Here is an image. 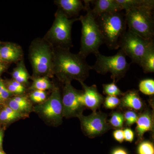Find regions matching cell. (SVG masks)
<instances>
[{"mask_svg":"<svg viewBox=\"0 0 154 154\" xmlns=\"http://www.w3.org/2000/svg\"><path fill=\"white\" fill-rule=\"evenodd\" d=\"M0 154H7L3 150L0 149Z\"/></svg>","mask_w":154,"mask_h":154,"instance_id":"obj_38","label":"cell"},{"mask_svg":"<svg viewBox=\"0 0 154 154\" xmlns=\"http://www.w3.org/2000/svg\"><path fill=\"white\" fill-rule=\"evenodd\" d=\"M122 10L141 7H154L153 0H116Z\"/></svg>","mask_w":154,"mask_h":154,"instance_id":"obj_21","label":"cell"},{"mask_svg":"<svg viewBox=\"0 0 154 154\" xmlns=\"http://www.w3.org/2000/svg\"><path fill=\"white\" fill-rule=\"evenodd\" d=\"M125 122L123 114L121 112L115 111L112 113L109 120V124L111 127L116 129H121Z\"/></svg>","mask_w":154,"mask_h":154,"instance_id":"obj_25","label":"cell"},{"mask_svg":"<svg viewBox=\"0 0 154 154\" xmlns=\"http://www.w3.org/2000/svg\"><path fill=\"white\" fill-rule=\"evenodd\" d=\"M123 116L125 124L127 126H130L136 123L138 115L134 110H127L123 114Z\"/></svg>","mask_w":154,"mask_h":154,"instance_id":"obj_30","label":"cell"},{"mask_svg":"<svg viewBox=\"0 0 154 154\" xmlns=\"http://www.w3.org/2000/svg\"><path fill=\"white\" fill-rule=\"evenodd\" d=\"M80 83L83 89L84 106L85 108L91 109L93 112H96L103 103L104 97L99 93L95 85L88 86L84 82H80Z\"/></svg>","mask_w":154,"mask_h":154,"instance_id":"obj_12","label":"cell"},{"mask_svg":"<svg viewBox=\"0 0 154 154\" xmlns=\"http://www.w3.org/2000/svg\"><path fill=\"white\" fill-rule=\"evenodd\" d=\"M153 7H141L125 11L128 30L147 40H154Z\"/></svg>","mask_w":154,"mask_h":154,"instance_id":"obj_5","label":"cell"},{"mask_svg":"<svg viewBox=\"0 0 154 154\" xmlns=\"http://www.w3.org/2000/svg\"><path fill=\"white\" fill-rule=\"evenodd\" d=\"M25 64L23 61L21 60L18 64L17 67L15 68L12 73V78L13 80H16L22 73L26 70Z\"/></svg>","mask_w":154,"mask_h":154,"instance_id":"obj_31","label":"cell"},{"mask_svg":"<svg viewBox=\"0 0 154 154\" xmlns=\"http://www.w3.org/2000/svg\"><path fill=\"white\" fill-rule=\"evenodd\" d=\"M95 19L104 44L110 49L119 48L120 40L127 30L125 13L122 11L105 13Z\"/></svg>","mask_w":154,"mask_h":154,"instance_id":"obj_2","label":"cell"},{"mask_svg":"<svg viewBox=\"0 0 154 154\" xmlns=\"http://www.w3.org/2000/svg\"><path fill=\"white\" fill-rule=\"evenodd\" d=\"M33 110L48 123L54 125L60 124L62 122L63 115L59 88L54 86L49 98L33 107Z\"/></svg>","mask_w":154,"mask_h":154,"instance_id":"obj_8","label":"cell"},{"mask_svg":"<svg viewBox=\"0 0 154 154\" xmlns=\"http://www.w3.org/2000/svg\"><path fill=\"white\" fill-rule=\"evenodd\" d=\"M93 5L91 12L95 18L101 14L111 12H120L122 11L121 6L116 0H96L91 1Z\"/></svg>","mask_w":154,"mask_h":154,"instance_id":"obj_14","label":"cell"},{"mask_svg":"<svg viewBox=\"0 0 154 154\" xmlns=\"http://www.w3.org/2000/svg\"><path fill=\"white\" fill-rule=\"evenodd\" d=\"M140 91L148 96L154 94V80L153 79H146L141 80L139 84Z\"/></svg>","mask_w":154,"mask_h":154,"instance_id":"obj_24","label":"cell"},{"mask_svg":"<svg viewBox=\"0 0 154 154\" xmlns=\"http://www.w3.org/2000/svg\"><path fill=\"white\" fill-rule=\"evenodd\" d=\"M62 97L63 117L66 118L83 115L85 108L84 105L83 92L78 91L72 85L71 82L65 83Z\"/></svg>","mask_w":154,"mask_h":154,"instance_id":"obj_10","label":"cell"},{"mask_svg":"<svg viewBox=\"0 0 154 154\" xmlns=\"http://www.w3.org/2000/svg\"><path fill=\"white\" fill-rule=\"evenodd\" d=\"M122 96L120 104L122 107L137 111L141 110L143 108V102L137 91H128Z\"/></svg>","mask_w":154,"mask_h":154,"instance_id":"obj_17","label":"cell"},{"mask_svg":"<svg viewBox=\"0 0 154 154\" xmlns=\"http://www.w3.org/2000/svg\"><path fill=\"white\" fill-rule=\"evenodd\" d=\"M136 128L137 142L141 141L144 134L153 129L154 122L152 115L149 110H145L138 116Z\"/></svg>","mask_w":154,"mask_h":154,"instance_id":"obj_15","label":"cell"},{"mask_svg":"<svg viewBox=\"0 0 154 154\" xmlns=\"http://www.w3.org/2000/svg\"><path fill=\"white\" fill-rule=\"evenodd\" d=\"M113 137L116 140L122 143L124 140V131L122 129H116L113 132Z\"/></svg>","mask_w":154,"mask_h":154,"instance_id":"obj_33","label":"cell"},{"mask_svg":"<svg viewBox=\"0 0 154 154\" xmlns=\"http://www.w3.org/2000/svg\"><path fill=\"white\" fill-rule=\"evenodd\" d=\"M140 66L145 73L154 72V43L151 45L140 61Z\"/></svg>","mask_w":154,"mask_h":154,"instance_id":"obj_20","label":"cell"},{"mask_svg":"<svg viewBox=\"0 0 154 154\" xmlns=\"http://www.w3.org/2000/svg\"><path fill=\"white\" fill-rule=\"evenodd\" d=\"M120 104V99L117 96H107L103 102L104 107L108 109H114Z\"/></svg>","mask_w":154,"mask_h":154,"instance_id":"obj_29","label":"cell"},{"mask_svg":"<svg viewBox=\"0 0 154 154\" xmlns=\"http://www.w3.org/2000/svg\"><path fill=\"white\" fill-rule=\"evenodd\" d=\"M1 45H1V43H0V49H1ZM0 61H1V56H0Z\"/></svg>","mask_w":154,"mask_h":154,"instance_id":"obj_39","label":"cell"},{"mask_svg":"<svg viewBox=\"0 0 154 154\" xmlns=\"http://www.w3.org/2000/svg\"><path fill=\"white\" fill-rule=\"evenodd\" d=\"M79 18L70 19L58 9L52 26L44 38L54 48L70 49L72 47L71 31L73 24Z\"/></svg>","mask_w":154,"mask_h":154,"instance_id":"obj_6","label":"cell"},{"mask_svg":"<svg viewBox=\"0 0 154 154\" xmlns=\"http://www.w3.org/2000/svg\"><path fill=\"white\" fill-rule=\"evenodd\" d=\"M153 43L154 40L145 39L128 29L120 40L119 48L126 56L130 58L132 63L140 65L143 57Z\"/></svg>","mask_w":154,"mask_h":154,"instance_id":"obj_9","label":"cell"},{"mask_svg":"<svg viewBox=\"0 0 154 154\" xmlns=\"http://www.w3.org/2000/svg\"><path fill=\"white\" fill-rule=\"evenodd\" d=\"M103 92L107 96H122L124 93L116 85L115 83L103 84Z\"/></svg>","mask_w":154,"mask_h":154,"instance_id":"obj_26","label":"cell"},{"mask_svg":"<svg viewBox=\"0 0 154 154\" xmlns=\"http://www.w3.org/2000/svg\"><path fill=\"white\" fill-rule=\"evenodd\" d=\"M124 131V140L126 141L131 143L134 140V134L133 131L131 128H125L123 130Z\"/></svg>","mask_w":154,"mask_h":154,"instance_id":"obj_32","label":"cell"},{"mask_svg":"<svg viewBox=\"0 0 154 154\" xmlns=\"http://www.w3.org/2000/svg\"><path fill=\"white\" fill-rule=\"evenodd\" d=\"M23 51L21 47L12 42H7L1 45L0 49L1 61L3 62H16L22 58Z\"/></svg>","mask_w":154,"mask_h":154,"instance_id":"obj_13","label":"cell"},{"mask_svg":"<svg viewBox=\"0 0 154 154\" xmlns=\"http://www.w3.org/2000/svg\"><path fill=\"white\" fill-rule=\"evenodd\" d=\"M91 69L86 57L79 53L73 54L69 49L54 48L53 75L62 82L73 80L84 82Z\"/></svg>","mask_w":154,"mask_h":154,"instance_id":"obj_1","label":"cell"},{"mask_svg":"<svg viewBox=\"0 0 154 154\" xmlns=\"http://www.w3.org/2000/svg\"><path fill=\"white\" fill-rule=\"evenodd\" d=\"M54 3L58 9L69 19L79 15L82 10H85V6L80 0H57Z\"/></svg>","mask_w":154,"mask_h":154,"instance_id":"obj_16","label":"cell"},{"mask_svg":"<svg viewBox=\"0 0 154 154\" xmlns=\"http://www.w3.org/2000/svg\"><path fill=\"white\" fill-rule=\"evenodd\" d=\"M85 10L87 14L79 18L82 25L81 47L79 53L85 57L99 52V47L104 44L103 37L99 30L90 7L91 1H84Z\"/></svg>","mask_w":154,"mask_h":154,"instance_id":"obj_3","label":"cell"},{"mask_svg":"<svg viewBox=\"0 0 154 154\" xmlns=\"http://www.w3.org/2000/svg\"><path fill=\"white\" fill-rule=\"evenodd\" d=\"M138 154H154L153 144L149 141L141 142L137 149Z\"/></svg>","mask_w":154,"mask_h":154,"instance_id":"obj_27","label":"cell"},{"mask_svg":"<svg viewBox=\"0 0 154 154\" xmlns=\"http://www.w3.org/2000/svg\"><path fill=\"white\" fill-rule=\"evenodd\" d=\"M5 104L19 113L28 114L33 110L32 104L25 96H18L9 99Z\"/></svg>","mask_w":154,"mask_h":154,"instance_id":"obj_18","label":"cell"},{"mask_svg":"<svg viewBox=\"0 0 154 154\" xmlns=\"http://www.w3.org/2000/svg\"><path fill=\"white\" fill-rule=\"evenodd\" d=\"M111 154H129L125 149L121 147H117L112 151Z\"/></svg>","mask_w":154,"mask_h":154,"instance_id":"obj_35","label":"cell"},{"mask_svg":"<svg viewBox=\"0 0 154 154\" xmlns=\"http://www.w3.org/2000/svg\"><path fill=\"white\" fill-rule=\"evenodd\" d=\"M5 86L9 92L13 95L17 94L20 95L25 92V88L24 85L20 84L14 80L4 81Z\"/></svg>","mask_w":154,"mask_h":154,"instance_id":"obj_23","label":"cell"},{"mask_svg":"<svg viewBox=\"0 0 154 154\" xmlns=\"http://www.w3.org/2000/svg\"><path fill=\"white\" fill-rule=\"evenodd\" d=\"M4 137V130L0 128V149L3 150V142Z\"/></svg>","mask_w":154,"mask_h":154,"instance_id":"obj_36","label":"cell"},{"mask_svg":"<svg viewBox=\"0 0 154 154\" xmlns=\"http://www.w3.org/2000/svg\"><path fill=\"white\" fill-rule=\"evenodd\" d=\"M53 87L48 77H42L33 78V83L30 89L33 91H45L52 89Z\"/></svg>","mask_w":154,"mask_h":154,"instance_id":"obj_22","label":"cell"},{"mask_svg":"<svg viewBox=\"0 0 154 154\" xmlns=\"http://www.w3.org/2000/svg\"><path fill=\"white\" fill-rule=\"evenodd\" d=\"M7 66L5 63L0 61V75L6 70Z\"/></svg>","mask_w":154,"mask_h":154,"instance_id":"obj_37","label":"cell"},{"mask_svg":"<svg viewBox=\"0 0 154 154\" xmlns=\"http://www.w3.org/2000/svg\"><path fill=\"white\" fill-rule=\"evenodd\" d=\"M47 95L45 91H33L30 95V99L34 103L40 104L47 99Z\"/></svg>","mask_w":154,"mask_h":154,"instance_id":"obj_28","label":"cell"},{"mask_svg":"<svg viewBox=\"0 0 154 154\" xmlns=\"http://www.w3.org/2000/svg\"><path fill=\"white\" fill-rule=\"evenodd\" d=\"M28 115L17 112L6 104H4L0 110V123L8 125L18 119L28 117Z\"/></svg>","mask_w":154,"mask_h":154,"instance_id":"obj_19","label":"cell"},{"mask_svg":"<svg viewBox=\"0 0 154 154\" xmlns=\"http://www.w3.org/2000/svg\"><path fill=\"white\" fill-rule=\"evenodd\" d=\"M96 61L94 66H91L98 73L105 75L110 73L111 78L114 82H117L125 75L129 69L130 64L126 60V55L119 49L115 55L106 56L100 52L95 54Z\"/></svg>","mask_w":154,"mask_h":154,"instance_id":"obj_7","label":"cell"},{"mask_svg":"<svg viewBox=\"0 0 154 154\" xmlns=\"http://www.w3.org/2000/svg\"><path fill=\"white\" fill-rule=\"evenodd\" d=\"M28 57L33 69V78L53 76L54 47L44 38H36L32 42Z\"/></svg>","mask_w":154,"mask_h":154,"instance_id":"obj_4","label":"cell"},{"mask_svg":"<svg viewBox=\"0 0 154 154\" xmlns=\"http://www.w3.org/2000/svg\"><path fill=\"white\" fill-rule=\"evenodd\" d=\"M29 79V74L27 72V70H26L18 78L15 80V81H17V82L22 84V85H24V84L28 82Z\"/></svg>","mask_w":154,"mask_h":154,"instance_id":"obj_34","label":"cell"},{"mask_svg":"<svg viewBox=\"0 0 154 154\" xmlns=\"http://www.w3.org/2000/svg\"><path fill=\"white\" fill-rule=\"evenodd\" d=\"M81 128L88 137L94 138L104 134L111 128L107 122V116L100 112H93L91 115L79 117Z\"/></svg>","mask_w":154,"mask_h":154,"instance_id":"obj_11","label":"cell"}]
</instances>
